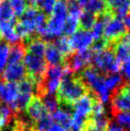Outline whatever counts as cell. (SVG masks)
Here are the masks:
<instances>
[{"instance_id":"obj_35","label":"cell","mask_w":130,"mask_h":131,"mask_svg":"<svg viewBox=\"0 0 130 131\" xmlns=\"http://www.w3.org/2000/svg\"><path fill=\"white\" fill-rule=\"evenodd\" d=\"M120 71H121V76L123 79L127 80V82H130V61L122 63Z\"/></svg>"},{"instance_id":"obj_14","label":"cell","mask_w":130,"mask_h":131,"mask_svg":"<svg viewBox=\"0 0 130 131\" xmlns=\"http://www.w3.org/2000/svg\"><path fill=\"white\" fill-rule=\"evenodd\" d=\"M108 11L115 17L123 19L129 14L130 0H105Z\"/></svg>"},{"instance_id":"obj_32","label":"cell","mask_w":130,"mask_h":131,"mask_svg":"<svg viewBox=\"0 0 130 131\" xmlns=\"http://www.w3.org/2000/svg\"><path fill=\"white\" fill-rule=\"evenodd\" d=\"M112 117L116 119V122L121 125L124 128H126L127 130L130 129V112H118Z\"/></svg>"},{"instance_id":"obj_36","label":"cell","mask_w":130,"mask_h":131,"mask_svg":"<svg viewBox=\"0 0 130 131\" xmlns=\"http://www.w3.org/2000/svg\"><path fill=\"white\" fill-rule=\"evenodd\" d=\"M106 131H127V129L124 128L123 127L119 124L118 122L110 119L107 128H106Z\"/></svg>"},{"instance_id":"obj_5","label":"cell","mask_w":130,"mask_h":131,"mask_svg":"<svg viewBox=\"0 0 130 131\" xmlns=\"http://www.w3.org/2000/svg\"><path fill=\"white\" fill-rule=\"evenodd\" d=\"M22 62L30 77L34 79L37 83L41 80L47 69V64L44 57L27 53H25Z\"/></svg>"},{"instance_id":"obj_15","label":"cell","mask_w":130,"mask_h":131,"mask_svg":"<svg viewBox=\"0 0 130 131\" xmlns=\"http://www.w3.org/2000/svg\"><path fill=\"white\" fill-rule=\"evenodd\" d=\"M0 37L5 40V43L17 45L20 44L21 38L16 32L14 23L11 21H1L0 23Z\"/></svg>"},{"instance_id":"obj_16","label":"cell","mask_w":130,"mask_h":131,"mask_svg":"<svg viewBox=\"0 0 130 131\" xmlns=\"http://www.w3.org/2000/svg\"><path fill=\"white\" fill-rule=\"evenodd\" d=\"M82 10L89 12L94 15H102L108 11L105 0H79Z\"/></svg>"},{"instance_id":"obj_4","label":"cell","mask_w":130,"mask_h":131,"mask_svg":"<svg viewBox=\"0 0 130 131\" xmlns=\"http://www.w3.org/2000/svg\"><path fill=\"white\" fill-rule=\"evenodd\" d=\"M38 12L36 7H28L20 17V21L14 25L16 32L21 38L28 40L31 38L33 33L36 32V21Z\"/></svg>"},{"instance_id":"obj_39","label":"cell","mask_w":130,"mask_h":131,"mask_svg":"<svg viewBox=\"0 0 130 131\" xmlns=\"http://www.w3.org/2000/svg\"><path fill=\"white\" fill-rule=\"evenodd\" d=\"M123 21L124 24H125V27L127 29V30L130 31V14H127V16L123 18Z\"/></svg>"},{"instance_id":"obj_26","label":"cell","mask_w":130,"mask_h":131,"mask_svg":"<svg viewBox=\"0 0 130 131\" xmlns=\"http://www.w3.org/2000/svg\"><path fill=\"white\" fill-rule=\"evenodd\" d=\"M96 15L91 14L89 12H82V14L79 16V26L81 27V29H91V28L94 26V24L96 23Z\"/></svg>"},{"instance_id":"obj_38","label":"cell","mask_w":130,"mask_h":131,"mask_svg":"<svg viewBox=\"0 0 130 131\" xmlns=\"http://www.w3.org/2000/svg\"><path fill=\"white\" fill-rule=\"evenodd\" d=\"M47 131H69V130H68L67 128H63V127H62L61 125L57 124V123H53Z\"/></svg>"},{"instance_id":"obj_25","label":"cell","mask_w":130,"mask_h":131,"mask_svg":"<svg viewBox=\"0 0 130 131\" xmlns=\"http://www.w3.org/2000/svg\"><path fill=\"white\" fill-rule=\"evenodd\" d=\"M40 99H41L42 103L48 112V113L49 112L53 113L57 109H59V100H58L57 95H52V94H46V95L40 97Z\"/></svg>"},{"instance_id":"obj_3","label":"cell","mask_w":130,"mask_h":131,"mask_svg":"<svg viewBox=\"0 0 130 131\" xmlns=\"http://www.w3.org/2000/svg\"><path fill=\"white\" fill-rule=\"evenodd\" d=\"M91 63L94 69L103 75L118 73L121 67V63L116 59L113 50L109 47L100 52L93 53Z\"/></svg>"},{"instance_id":"obj_10","label":"cell","mask_w":130,"mask_h":131,"mask_svg":"<svg viewBox=\"0 0 130 131\" xmlns=\"http://www.w3.org/2000/svg\"><path fill=\"white\" fill-rule=\"evenodd\" d=\"M3 80L7 82H20L27 77V71L22 62L8 63L3 71Z\"/></svg>"},{"instance_id":"obj_11","label":"cell","mask_w":130,"mask_h":131,"mask_svg":"<svg viewBox=\"0 0 130 131\" xmlns=\"http://www.w3.org/2000/svg\"><path fill=\"white\" fill-rule=\"evenodd\" d=\"M25 112L27 116L34 122L39 121L44 116L49 114L44 106L41 99L37 95H33L31 97L28 105L25 108Z\"/></svg>"},{"instance_id":"obj_6","label":"cell","mask_w":130,"mask_h":131,"mask_svg":"<svg viewBox=\"0 0 130 131\" xmlns=\"http://www.w3.org/2000/svg\"><path fill=\"white\" fill-rule=\"evenodd\" d=\"M127 29L124 24L123 19L112 16L104 24L103 38L109 43L116 42L126 35Z\"/></svg>"},{"instance_id":"obj_7","label":"cell","mask_w":130,"mask_h":131,"mask_svg":"<svg viewBox=\"0 0 130 131\" xmlns=\"http://www.w3.org/2000/svg\"><path fill=\"white\" fill-rule=\"evenodd\" d=\"M93 58V52L91 49H87L81 52H77L74 54H70L67 58L66 67L70 72L76 73L82 71L85 68L91 63Z\"/></svg>"},{"instance_id":"obj_29","label":"cell","mask_w":130,"mask_h":131,"mask_svg":"<svg viewBox=\"0 0 130 131\" xmlns=\"http://www.w3.org/2000/svg\"><path fill=\"white\" fill-rule=\"evenodd\" d=\"M10 47L5 42H0V72L5 70L8 63V55Z\"/></svg>"},{"instance_id":"obj_13","label":"cell","mask_w":130,"mask_h":131,"mask_svg":"<svg viewBox=\"0 0 130 131\" xmlns=\"http://www.w3.org/2000/svg\"><path fill=\"white\" fill-rule=\"evenodd\" d=\"M112 50L120 63H124L130 61V42L126 35L118 41L114 42Z\"/></svg>"},{"instance_id":"obj_37","label":"cell","mask_w":130,"mask_h":131,"mask_svg":"<svg viewBox=\"0 0 130 131\" xmlns=\"http://www.w3.org/2000/svg\"><path fill=\"white\" fill-rule=\"evenodd\" d=\"M81 131H106L105 129H101V128H98L96 127H94V125H92L90 123V121L88 119L85 121L83 127L81 128Z\"/></svg>"},{"instance_id":"obj_2","label":"cell","mask_w":130,"mask_h":131,"mask_svg":"<svg viewBox=\"0 0 130 131\" xmlns=\"http://www.w3.org/2000/svg\"><path fill=\"white\" fill-rule=\"evenodd\" d=\"M50 14V17L47 19L46 33L44 38L48 41L56 39L63 34L64 23L69 15L65 0H57Z\"/></svg>"},{"instance_id":"obj_40","label":"cell","mask_w":130,"mask_h":131,"mask_svg":"<svg viewBox=\"0 0 130 131\" xmlns=\"http://www.w3.org/2000/svg\"><path fill=\"white\" fill-rule=\"evenodd\" d=\"M30 131H36V130H35V129H34V128H33V129H31V130H30Z\"/></svg>"},{"instance_id":"obj_17","label":"cell","mask_w":130,"mask_h":131,"mask_svg":"<svg viewBox=\"0 0 130 131\" xmlns=\"http://www.w3.org/2000/svg\"><path fill=\"white\" fill-rule=\"evenodd\" d=\"M44 59H45L46 64H48L49 66H54L63 64L65 57L56 48V47L54 44L49 43L48 45H46V47H45Z\"/></svg>"},{"instance_id":"obj_27","label":"cell","mask_w":130,"mask_h":131,"mask_svg":"<svg viewBox=\"0 0 130 131\" xmlns=\"http://www.w3.org/2000/svg\"><path fill=\"white\" fill-rule=\"evenodd\" d=\"M54 45L55 46L56 48L60 52L64 55V57L69 56L71 54L72 48H71L70 44H69V38H65V37H60V38H56Z\"/></svg>"},{"instance_id":"obj_9","label":"cell","mask_w":130,"mask_h":131,"mask_svg":"<svg viewBox=\"0 0 130 131\" xmlns=\"http://www.w3.org/2000/svg\"><path fill=\"white\" fill-rule=\"evenodd\" d=\"M122 86L111 94L110 98L111 112L112 116L118 112H130V95L124 90Z\"/></svg>"},{"instance_id":"obj_23","label":"cell","mask_w":130,"mask_h":131,"mask_svg":"<svg viewBox=\"0 0 130 131\" xmlns=\"http://www.w3.org/2000/svg\"><path fill=\"white\" fill-rule=\"evenodd\" d=\"M79 17L74 15H68L63 27V34L71 36L79 29Z\"/></svg>"},{"instance_id":"obj_33","label":"cell","mask_w":130,"mask_h":131,"mask_svg":"<svg viewBox=\"0 0 130 131\" xmlns=\"http://www.w3.org/2000/svg\"><path fill=\"white\" fill-rule=\"evenodd\" d=\"M67 4L68 11L69 15H74L79 17L82 14V8L80 6L79 0H65Z\"/></svg>"},{"instance_id":"obj_19","label":"cell","mask_w":130,"mask_h":131,"mask_svg":"<svg viewBox=\"0 0 130 131\" xmlns=\"http://www.w3.org/2000/svg\"><path fill=\"white\" fill-rule=\"evenodd\" d=\"M45 47H46V44L45 43V41L43 39L31 38L30 39H28L25 49L27 50V52L30 53H32L34 55H38V56L44 57Z\"/></svg>"},{"instance_id":"obj_8","label":"cell","mask_w":130,"mask_h":131,"mask_svg":"<svg viewBox=\"0 0 130 131\" xmlns=\"http://www.w3.org/2000/svg\"><path fill=\"white\" fill-rule=\"evenodd\" d=\"M69 44L72 48V51L81 52L87 49H90L94 43V39L91 34L90 30L80 29L77 30L69 38Z\"/></svg>"},{"instance_id":"obj_34","label":"cell","mask_w":130,"mask_h":131,"mask_svg":"<svg viewBox=\"0 0 130 131\" xmlns=\"http://www.w3.org/2000/svg\"><path fill=\"white\" fill-rule=\"evenodd\" d=\"M109 42L106 41L104 38H100V39L94 40L92 47H91V51L93 53L100 52V51H102L105 48H107L109 47Z\"/></svg>"},{"instance_id":"obj_28","label":"cell","mask_w":130,"mask_h":131,"mask_svg":"<svg viewBox=\"0 0 130 131\" xmlns=\"http://www.w3.org/2000/svg\"><path fill=\"white\" fill-rule=\"evenodd\" d=\"M9 2L15 17L20 18L29 7L27 0H10Z\"/></svg>"},{"instance_id":"obj_18","label":"cell","mask_w":130,"mask_h":131,"mask_svg":"<svg viewBox=\"0 0 130 131\" xmlns=\"http://www.w3.org/2000/svg\"><path fill=\"white\" fill-rule=\"evenodd\" d=\"M53 121H55V123L61 125L62 127L67 128L69 130L72 125V112L69 111L63 110V109H57L55 112L52 114Z\"/></svg>"},{"instance_id":"obj_20","label":"cell","mask_w":130,"mask_h":131,"mask_svg":"<svg viewBox=\"0 0 130 131\" xmlns=\"http://www.w3.org/2000/svg\"><path fill=\"white\" fill-rule=\"evenodd\" d=\"M104 83L108 90L111 92V94H112L123 86L124 79L119 73H111L104 75Z\"/></svg>"},{"instance_id":"obj_1","label":"cell","mask_w":130,"mask_h":131,"mask_svg":"<svg viewBox=\"0 0 130 131\" xmlns=\"http://www.w3.org/2000/svg\"><path fill=\"white\" fill-rule=\"evenodd\" d=\"M89 92L83 81L74 73L69 72L63 77L57 91L59 106L62 109L72 111V104Z\"/></svg>"},{"instance_id":"obj_21","label":"cell","mask_w":130,"mask_h":131,"mask_svg":"<svg viewBox=\"0 0 130 131\" xmlns=\"http://www.w3.org/2000/svg\"><path fill=\"white\" fill-rule=\"evenodd\" d=\"M25 51H26V49L23 45H20V44L14 45L9 50L8 63L22 62L23 58L25 56Z\"/></svg>"},{"instance_id":"obj_31","label":"cell","mask_w":130,"mask_h":131,"mask_svg":"<svg viewBox=\"0 0 130 131\" xmlns=\"http://www.w3.org/2000/svg\"><path fill=\"white\" fill-rule=\"evenodd\" d=\"M104 23L100 17L96 20V23L94 24V26L91 28L90 31L91 34H92L93 38H94V40L100 39V38H102V36H103V29H104Z\"/></svg>"},{"instance_id":"obj_22","label":"cell","mask_w":130,"mask_h":131,"mask_svg":"<svg viewBox=\"0 0 130 131\" xmlns=\"http://www.w3.org/2000/svg\"><path fill=\"white\" fill-rule=\"evenodd\" d=\"M15 15L8 0H0V23L11 21L14 23Z\"/></svg>"},{"instance_id":"obj_12","label":"cell","mask_w":130,"mask_h":131,"mask_svg":"<svg viewBox=\"0 0 130 131\" xmlns=\"http://www.w3.org/2000/svg\"><path fill=\"white\" fill-rule=\"evenodd\" d=\"M19 89L18 84L15 82H7L5 80H0V101L7 105L14 102L18 96Z\"/></svg>"},{"instance_id":"obj_24","label":"cell","mask_w":130,"mask_h":131,"mask_svg":"<svg viewBox=\"0 0 130 131\" xmlns=\"http://www.w3.org/2000/svg\"><path fill=\"white\" fill-rule=\"evenodd\" d=\"M27 1L30 4V6L36 8L38 7L41 10V12L48 14H51L57 0H27Z\"/></svg>"},{"instance_id":"obj_30","label":"cell","mask_w":130,"mask_h":131,"mask_svg":"<svg viewBox=\"0 0 130 131\" xmlns=\"http://www.w3.org/2000/svg\"><path fill=\"white\" fill-rule=\"evenodd\" d=\"M53 123L54 122H53L52 116L47 114V115L44 116L43 118H41L39 121L35 122L34 129L36 131H47Z\"/></svg>"}]
</instances>
